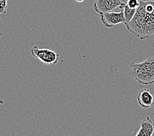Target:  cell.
<instances>
[{"instance_id":"obj_1","label":"cell","mask_w":154,"mask_h":136,"mask_svg":"<svg viewBox=\"0 0 154 136\" xmlns=\"http://www.w3.org/2000/svg\"><path fill=\"white\" fill-rule=\"evenodd\" d=\"M128 32L144 40L154 35V2L140 1L134 17L124 24Z\"/></svg>"},{"instance_id":"obj_2","label":"cell","mask_w":154,"mask_h":136,"mask_svg":"<svg viewBox=\"0 0 154 136\" xmlns=\"http://www.w3.org/2000/svg\"><path fill=\"white\" fill-rule=\"evenodd\" d=\"M129 72L131 77L139 84L145 85L154 84V56L140 63L131 64Z\"/></svg>"},{"instance_id":"obj_3","label":"cell","mask_w":154,"mask_h":136,"mask_svg":"<svg viewBox=\"0 0 154 136\" xmlns=\"http://www.w3.org/2000/svg\"><path fill=\"white\" fill-rule=\"evenodd\" d=\"M31 54L34 58L47 65L57 64L60 57L59 54L55 51L47 49H39L37 46L32 48Z\"/></svg>"},{"instance_id":"obj_4","label":"cell","mask_w":154,"mask_h":136,"mask_svg":"<svg viewBox=\"0 0 154 136\" xmlns=\"http://www.w3.org/2000/svg\"><path fill=\"white\" fill-rule=\"evenodd\" d=\"M125 4V3L122 2V0H96L93 8L100 15L106 13L112 12L117 7L122 9Z\"/></svg>"},{"instance_id":"obj_5","label":"cell","mask_w":154,"mask_h":136,"mask_svg":"<svg viewBox=\"0 0 154 136\" xmlns=\"http://www.w3.org/2000/svg\"><path fill=\"white\" fill-rule=\"evenodd\" d=\"M100 19L105 26L109 28L117 24L126 23L123 9H121V11L119 13L112 11L100 14Z\"/></svg>"},{"instance_id":"obj_6","label":"cell","mask_w":154,"mask_h":136,"mask_svg":"<svg viewBox=\"0 0 154 136\" xmlns=\"http://www.w3.org/2000/svg\"><path fill=\"white\" fill-rule=\"evenodd\" d=\"M138 105L143 109H148L153 105V96L148 89L141 90L137 95Z\"/></svg>"},{"instance_id":"obj_7","label":"cell","mask_w":154,"mask_h":136,"mask_svg":"<svg viewBox=\"0 0 154 136\" xmlns=\"http://www.w3.org/2000/svg\"><path fill=\"white\" fill-rule=\"evenodd\" d=\"M154 122L149 116H146L140 123V128L135 136H153Z\"/></svg>"},{"instance_id":"obj_8","label":"cell","mask_w":154,"mask_h":136,"mask_svg":"<svg viewBox=\"0 0 154 136\" xmlns=\"http://www.w3.org/2000/svg\"><path fill=\"white\" fill-rule=\"evenodd\" d=\"M122 9H123V13H124V16L126 20V23H129L134 17V14L136 13V11H137V9H131L128 7L126 3L125 4V5L122 7Z\"/></svg>"},{"instance_id":"obj_9","label":"cell","mask_w":154,"mask_h":136,"mask_svg":"<svg viewBox=\"0 0 154 136\" xmlns=\"http://www.w3.org/2000/svg\"><path fill=\"white\" fill-rule=\"evenodd\" d=\"M140 0H127L126 5L131 9H137L140 5Z\"/></svg>"},{"instance_id":"obj_10","label":"cell","mask_w":154,"mask_h":136,"mask_svg":"<svg viewBox=\"0 0 154 136\" xmlns=\"http://www.w3.org/2000/svg\"><path fill=\"white\" fill-rule=\"evenodd\" d=\"M7 10V0H0V14H6Z\"/></svg>"},{"instance_id":"obj_11","label":"cell","mask_w":154,"mask_h":136,"mask_svg":"<svg viewBox=\"0 0 154 136\" xmlns=\"http://www.w3.org/2000/svg\"><path fill=\"white\" fill-rule=\"evenodd\" d=\"M74 1L77 3H82V2L85 1V0H74Z\"/></svg>"},{"instance_id":"obj_12","label":"cell","mask_w":154,"mask_h":136,"mask_svg":"<svg viewBox=\"0 0 154 136\" xmlns=\"http://www.w3.org/2000/svg\"><path fill=\"white\" fill-rule=\"evenodd\" d=\"M4 101H3V100H2V99H0V105H3L4 104Z\"/></svg>"},{"instance_id":"obj_13","label":"cell","mask_w":154,"mask_h":136,"mask_svg":"<svg viewBox=\"0 0 154 136\" xmlns=\"http://www.w3.org/2000/svg\"><path fill=\"white\" fill-rule=\"evenodd\" d=\"M2 36V34H1V33H0V38H1V37Z\"/></svg>"},{"instance_id":"obj_14","label":"cell","mask_w":154,"mask_h":136,"mask_svg":"<svg viewBox=\"0 0 154 136\" xmlns=\"http://www.w3.org/2000/svg\"><path fill=\"white\" fill-rule=\"evenodd\" d=\"M0 20H1V17H0Z\"/></svg>"}]
</instances>
